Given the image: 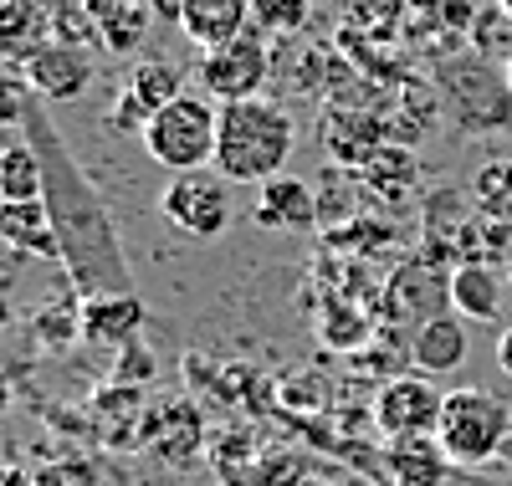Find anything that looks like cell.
Returning a JSON list of instances; mask_svg holds the SVG:
<instances>
[{"instance_id":"32","label":"cell","mask_w":512,"mask_h":486,"mask_svg":"<svg viewBox=\"0 0 512 486\" xmlns=\"http://www.w3.org/2000/svg\"><path fill=\"white\" fill-rule=\"evenodd\" d=\"M354 220H359V190L344 180V185H338L333 180V174H328V180L318 185V231H344V226H354Z\"/></svg>"},{"instance_id":"17","label":"cell","mask_w":512,"mask_h":486,"mask_svg":"<svg viewBox=\"0 0 512 486\" xmlns=\"http://www.w3.org/2000/svg\"><path fill=\"white\" fill-rule=\"evenodd\" d=\"M466 353H472V338H466V323L456 313H441L431 323H420L410 333V364L415 374L425 379H446L466 364Z\"/></svg>"},{"instance_id":"1","label":"cell","mask_w":512,"mask_h":486,"mask_svg":"<svg viewBox=\"0 0 512 486\" xmlns=\"http://www.w3.org/2000/svg\"><path fill=\"white\" fill-rule=\"evenodd\" d=\"M26 144L41 159V200L57 226L62 241V272L67 287L77 297H103V292H134V272H128L123 241L113 231V215L98 195V185L82 174L77 154L67 149V139L57 134V118L47 103H31L26 123H21Z\"/></svg>"},{"instance_id":"44","label":"cell","mask_w":512,"mask_h":486,"mask_svg":"<svg viewBox=\"0 0 512 486\" xmlns=\"http://www.w3.org/2000/svg\"><path fill=\"white\" fill-rule=\"evenodd\" d=\"M507 282H512V256H507Z\"/></svg>"},{"instance_id":"38","label":"cell","mask_w":512,"mask_h":486,"mask_svg":"<svg viewBox=\"0 0 512 486\" xmlns=\"http://www.w3.org/2000/svg\"><path fill=\"white\" fill-rule=\"evenodd\" d=\"M497 369H502V374L512 379V328H507V333L497 338Z\"/></svg>"},{"instance_id":"26","label":"cell","mask_w":512,"mask_h":486,"mask_svg":"<svg viewBox=\"0 0 512 486\" xmlns=\"http://www.w3.org/2000/svg\"><path fill=\"white\" fill-rule=\"evenodd\" d=\"M0 200H41V159L26 134L0 149Z\"/></svg>"},{"instance_id":"18","label":"cell","mask_w":512,"mask_h":486,"mask_svg":"<svg viewBox=\"0 0 512 486\" xmlns=\"http://www.w3.org/2000/svg\"><path fill=\"white\" fill-rule=\"evenodd\" d=\"M0 241L31 261H57L62 267V241L47 215V200H0Z\"/></svg>"},{"instance_id":"29","label":"cell","mask_w":512,"mask_h":486,"mask_svg":"<svg viewBox=\"0 0 512 486\" xmlns=\"http://www.w3.org/2000/svg\"><path fill=\"white\" fill-rule=\"evenodd\" d=\"M472 200H477V215L507 220V226H512V159H492L477 174V180H472Z\"/></svg>"},{"instance_id":"30","label":"cell","mask_w":512,"mask_h":486,"mask_svg":"<svg viewBox=\"0 0 512 486\" xmlns=\"http://www.w3.org/2000/svg\"><path fill=\"white\" fill-rule=\"evenodd\" d=\"M52 36H57V47H82V52L98 47L88 0H52Z\"/></svg>"},{"instance_id":"11","label":"cell","mask_w":512,"mask_h":486,"mask_svg":"<svg viewBox=\"0 0 512 486\" xmlns=\"http://www.w3.org/2000/svg\"><path fill=\"white\" fill-rule=\"evenodd\" d=\"M318 139H323L333 164L359 174L384 144H390V118H384L379 108H359V103H328Z\"/></svg>"},{"instance_id":"28","label":"cell","mask_w":512,"mask_h":486,"mask_svg":"<svg viewBox=\"0 0 512 486\" xmlns=\"http://www.w3.org/2000/svg\"><path fill=\"white\" fill-rule=\"evenodd\" d=\"M31 338L41 348H72L82 338V302H41L31 318Z\"/></svg>"},{"instance_id":"31","label":"cell","mask_w":512,"mask_h":486,"mask_svg":"<svg viewBox=\"0 0 512 486\" xmlns=\"http://www.w3.org/2000/svg\"><path fill=\"white\" fill-rule=\"evenodd\" d=\"M472 52H482V57H497V62H507V57H512V21H507V11L497 6V0H482V6H477Z\"/></svg>"},{"instance_id":"14","label":"cell","mask_w":512,"mask_h":486,"mask_svg":"<svg viewBox=\"0 0 512 486\" xmlns=\"http://www.w3.org/2000/svg\"><path fill=\"white\" fill-rule=\"evenodd\" d=\"M251 220L262 231H313L318 226V185L297 180V174H277V180L256 185Z\"/></svg>"},{"instance_id":"34","label":"cell","mask_w":512,"mask_h":486,"mask_svg":"<svg viewBox=\"0 0 512 486\" xmlns=\"http://www.w3.org/2000/svg\"><path fill=\"white\" fill-rule=\"evenodd\" d=\"M31 103H36V93H31L26 72L11 67V62H0V128H21Z\"/></svg>"},{"instance_id":"37","label":"cell","mask_w":512,"mask_h":486,"mask_svg":"<svg viewBox=\"0 0 512 486\" xmlns=\"http://www.w3.org/2000/svg\"><path fill=\"white\" fill-rule=\"evenodd\" d=\"M364 333H369V323H359V313H344V323H323V338L338 348H354V343H364Z\"/></svg>"},{"instance_id":"9","label":"cell","mask_w":512,"mask_h":486,"mask_svg":"<svg viewBox=\"0 0 512 486\" xmlns=\"http://www.w3.org/2000/svg\"><path fill=\"white\" fill-rule=\"evenodd\" d=\"M482 0H405V47L415 62H441L472 47Z\"/></svg>"},{"instance_id":"23","label":"cell","mask_w":512,"mask_h":486,"mask_svg":"<svg viewBox=\"0 0 512 486\" xmlns=\"http://www.w3.org/2000/svg\"><path fill=\"white\" fill-rule=\"evenodd\" d=\"M123 93H128V98H134V103L154 118L164 103H175V98L185 93V72H180L175 62H164V57H144V62L128 67Z\"/></svg>"},{"instance_id":"27","label":"cell","mask_w":512,"mask_h":486,"mask_svg":"<svg viewBox=\"0 0 512 486\" xmlns=\"http://www.w3.org/2000/svg\"><path fill=\"white\" fill-rule=\"evenodd\" d=\"M344 26L374 36V41H395L405 47V0H354Z\"/></svg>"},{"instance_id":"10","label":"cell","mask_w":512,"mask_h":486,"mask_svg":"<svg viewBox=\"0 0 512 486\" xmlns=\"http://www.w3.org/2000/svg\"><path fill=\"white\" fill-rule=\"evenodd\" d=\"M384 313L395 323H431L441 313H451V272H441L436 261H400L395 277L384 282Z\"/></svg>"},{"instance_id":"8","label":"cell","mask_w":512,"mask_h":486,"mask_svg":"<svg viewBox=\"0 0 512 486\" xmlns=\"http://www.w3.org/2000/svg\"><path fill=\"white\" fill-rule=\"evenodd\" d=\"M446 389H436L425 374H400L374 394V430L384 435V446L400 440H431L441 425Z\"/></svg>"},{"instance_id":"15","label":"cell","mask_w":512,"mask_h":486,"mask_svg":"<svg viewBox=\"0 0 512 486\" xmlns=\"http://www.w3.org/2000/svg\"><path fill=\"white\" fill-rule=\"evenodd\" d=\"M82 302V343H98V348H128L139 343L144 333V302L139 292H103V297H77Z\"/></svg>"},{"instance_id":"41","label":"cell","mask_w":512,"mask_h":486,"mask_svg":"<svg viewBox=\"0 0 512 486\" xmlns=\"http://www.w3.org/2000/svg\"><path fill=\"white\" fill-rule=\"evenodd\" d=\"M303 486H333V481H318V476H303Z\"/></svg>"},{"instance_id":"6","label":"cell","mask_w":512,"mask_h":486,"mask_svg":"<svg viewBox=\"0 0 512 486\" xmlns=\"http://www.w3.org/2000/svg\"><path fill=\"white\" fill-rule=\"evenodd\" d=\"M272 72H277V62H272V47H267L262 26H246L241 36L200 52V82H205V93L216 103L262 98V87L272 82Z\"/></svg>"},{"instance_id":"13","label":"cell","mask_w":512,"mask_h":486,"mask_svg":"<svg viewBox=\"0 0 512 486\" xmlns=\"http://www.w3.org/2000/svg\"><path fill=\"white\" fill-rule=\"evenodd\" d=\"M21 72H26V82H31V93L47 103V108H52V103H77V98L93 87V77H98L88 52H82V47H57V41H52L47 52H36Z\"/></svg>"},{"instance_id":"43","label":"cell","mask_w":512,"mask_h":486,"mask_svg":"<svg viewBox=\"0 0 512 486\" xmlns=\"http://www.w3.org/2000/svg\"><path fill=\"white\" fill-rule=\"evenodd\" d=\"M502 67H507V82H512V57H507V62H502Z\"/></svg>"},{"instance_id":"21","label":"cell","mask_w":512,"mask_h":486,"mask_svg":"<svg viewBox=\"0 0 512 486\" xmlns=\"http://www.w3.org/2000/svg\"><path fill=\"white\" fill-rule=\"evenodd\" d=\"M384 476L390 486H446L451 476V456L441 451V440H400L384 446Z\"/></svg>"},{"instance_id":"16","label":"cell","mask_w":512,"mask_h":486,"mask_svg":"<svg viewBox=\"0 0 512 486\" xmlns=\"http://www.w3.org/2000/svg\"><path fill=\"white\" fill-rule=\"evenodd\" d=\"M52 41V0H0V62L26 67Z\"/></svg>"},{"instance_id":"4","label":"cell","mask_w":512,"mask_h":486,"mask_svg":"<svg viewBox=\"0 0 512 486\" xmlns=\"http://www.w3.org/2000/svg\"><path fill=\"white\" fill-rule=\"evenodd\" d=\"M216 134H221V108L210 93H180L175 103H164L149 128H144V154L169 169V174H190L216 164Z\"/></svg>"},{"instance_id":"40","label":"cell","mask_w":512,"mask_h":486,"mask_svg":"<svg viewBox=\"0 0 512 486\" xmlns=\"http://www.w3.org/2000/svg\"><path fill=\"white\" fill-rule=\"evenodd\" d=\"M11 318H16V302H11V297H0V328H6Z\"/></svg>"},{"instance_id":"19","label":"cell","mask_w":512,"mask_h":486,"mask_svg":"<svg viewBox=\"0 0 512 486\" xmlns=\"http://www.w3.org/2000/svg\"><path fill=\"white\" fill-rule=\"evenodd\" d=\"M88 11L98 26V47L113 57H134L154 26L159 0H88Z\"/></svg>"},{"instance_id":"12","label":"cell","mask_w":512,"mask_h":486,"mask_svg":"<svg viewBox=\"0 0 512 486\" xmlns=\"http://www.w3.org/2000/svg\"><path fill=\"white\" fill-rule=\"evenodd\" d=\"M216 471L226 486H303V461L282 446H256L246 435H226L216 446Z\"/></svg>"},{"instance_id":"22","label":"cell","mask_w":512,"mask_h":486,"mask_svg":"<svg viewBox=\"0 0 512 486\" xmlns=\"http://www.w3.org/2000/svg\"><path fill=\"white\" fill-rule=\"evenodd\" d=\"M451 313L472 323H497L502 318V277L487 261H461L451 272Z\"/></svg>"},{"instance_id":"2","label":"cell","mask_w":512,"mask_h":486,"mask_svg":"<svg viewBox=\"0 0 512 486\" xmlns=\"http://www.w3.org/2000/svg\"><path fill=\"white\" fill-rule=\"evenodd\" d=\"M297 144L292 113L272 98L221 103V134H216V174L231 185H267L287 169Z\"/></svg>"},{"instance_id":"25","label":"cell","mask_w":512,"mask_h":486,"mask_svg":"<svg viewBox=\"0 0 512 486\" xmlns=\"http://www.w3.org/2000/svg\"><path fill=\"white\" fill-rule=\"evenodd\" d=\"M415 174H420V164H415V154H410L405 144H384V149L359 169V185L374 190V195H384V200H405V195L415 190Z\"/></svg>"},{"instance_id":"45","label":"cell","mask_w":512,"mask_h":486,"mask_svg":"<svg viewBox=\"0 0 512 486\" xmlns=\"http://www.w3.org/2000/svg\"><path fill=\"white\" fill-rule=\"evenodd\" d=\"M502 456H512V440H507V451H502Z\"/></svg>"},{"instance_id":"24","label":"cell","mask_w":512,"mask_h":486,"mask_svg":"<svg viewBox=\"0 0 512 486\" xmlns=\"http://www.w3.org/2000/svg\"><path fill=\"white\" fill-rule=\"evenodd\" d=\"M149 440L169 461H195L200 456V415H195V405H159L149 415Z\"/></svg>"},{"instance_id":"3","label":"cell","mask_w":512,"mask_h":486,"mask_svg":"<svg viewBox=\"0 0 512 486\" xmlns=\"http://www.w3.org/2000/svg\"><path fill=\"white\" fill-rule=\"evenodd\" d=\"M425 77H431L436 98H441V113L461 134H502V128H512V82L497 57H482L466 47L456 57L431 62Z\"/></svg>"},{"instance_id":"36","label":"cell","mask_w":512,"mask_h":486,"mask_svg":"<svg viewBox=\"0 0 512 486\" xmlns=\"http://www.w3.org/2000/svg\"><path fill=\"white\" fill-rule=\"evenodd\" d=\"M26 261H31V256H21L16 246L0 241V297L16 292V282H21V272H26Z\"/></svg>"},{"instance_id":"5","label":"cell","mask_w":512,"mask_h":486,"mask_svg":"<svg viewBox=\"0 0 512 486\" xmlns=\"http://www.w3.org/2000/svg\"><path fill=\"white\" fill-rule=\"evenodd\" d=\"M436 440L451 456V466H487L512 440V410H507V400H497L492 389H477V384L446 389Z\"/></svg>"},{"instance_id":"33","label":"cell","mask_w":512,"mask_h":486,"mask_svg":"<svg viewBox=\"0 0 512 486\" xmlns=\"http://www.w3.org/2000/svg\"><path fill=\"white\" fill-rule=\"evenodd\" d=\"M313 11V0H251V21L267 36H297Z\"/></svg>"},{"instance_id":"42","label":"cell","mask_w":512,"mask_h":486,"mask_svg":"<svg viewBox=\"0 0 512 486\" xmlns=\"http://www.w3.org/2000/svg\"><path fill=\"white\" fill-rule=\"evenodd\" d=\"M497 6H502V11H507V21H512V0H497Z\"/></svg>"},{"instance_id":"39","label":"cell","mask_w":512,"mask_h":486,"mask_svg":"<svg viewBox=\"0 0 512 486\" xmlns=\"http://www.w3.org/2000/svg\"><path fill=\"white\" fill-rule=\"evenodd\" d=\"M6 415H11V379L0 374V420H6Z\"/></svg>"},{"instance_id":"7","label":"cell","mask_w":512,"mask_h":486,"mask_svg":"<svg viewBox=\"0 0 512 486\" xmlns=\"http://www.w3.org/2000/svg\"><path fill=\"white\" fill-rule=\"evenodd\" d=\"M231 180H221L216 169H190V174H169V185L159 195V210L175 231L190 241H221L231 226Z\"/></svg>"},{"instance_id":"20","label":"cell","mask_w":512,"mask_h":486,"mask_svg":"<svg viewBox=\"0 0 512 486\" xmlns=\"http://www.w3.org/2000/svg\"><path fill=\"white\" fill-rule=\"evenodd\" d=\"M246 26H256L251 21V0H180V31L195 41L200 52L241 36Z\"/></svg>"},{"instance_id":"35","label":"cell","mask_w":512,"mask_h":486,"mask_svg":"<svg viewBox=\"0 0 512 486\" xmlns=\"http://www.w3.org/2000/svg\"><path fill=\"white\" fill-rule=\"evenodd\" d=\"M154 374H159L154 353H149L144 343H128V348H118V364H113L108 384H128V389H139V384H149Z\"/></svg>"}]
</instances>
